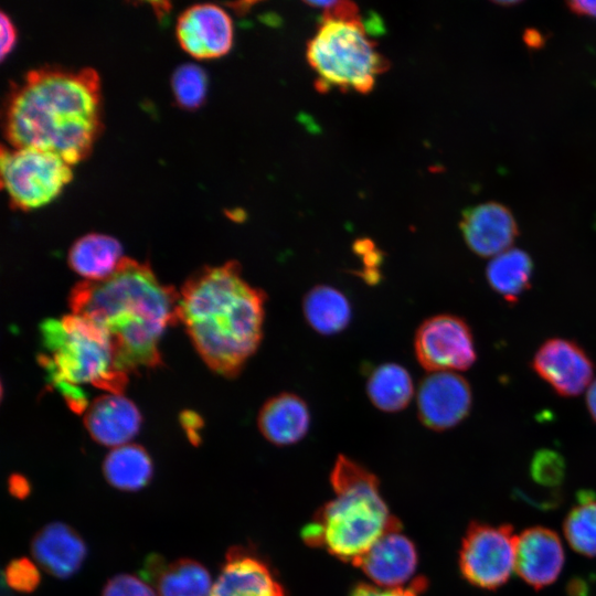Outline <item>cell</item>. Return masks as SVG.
I'll return each mask as SVG.
<instances>
[{
  "label": "cell",
  "mask_w": 596,
  "mask_h": 596,
  "mask_svg": "<svg viewBox=\"0 0 596 596\" xmlns=\"http://www.w3.org/2000/svg\"><path fill=\"white\" fill-rule=\"evenodd\" d=\"M179 297L147 264L124 257L106 279L77 284L70 307L104 332L116 368L128 375L162 363L159 342L164 330L179 322Z\"/></svg>",
  "instance_id": "obj_1"
},
{
  "label": "cell",
  "mask_w": 596,
  "mask_h": 596,
  "mask_svg": "<svg viewBox=\"0 0 596 596\" xmlns=\"http://www.w3.org/2000/svg\"><path fill=\"white\" fill-rule=\"evenodd\" d=\"M100 82L92 68L42 67L13 87L3 107V131L14 148L85 159L102 129Z\"/></svg>",
  "instance_id": "obj_2"
},
{
  "label": "cell",
  "mask_w": 596,
  "mask_h": 596,
  "mask_svg": "<svg viewBox=\"0 0 596 596\" xmlns=\"http://www.w3.org/2000/svg\"><path fill=\"white\" fill-rule=\"evenodd\" d=\"M179 295L178 318L196 352L213 372L236 377L260 345L266 292L228 260L194 273Z\"/></svg>",
  "instance_id": "obj_3"
},
{
  "label": "cell",
  "mask_w": 596,
  "mask_h": 596,
  "mask_svg": "<svg viewBox=\"0 0 596 596\" xmlns=\"http://www.w3.org/2000/svg\"><path fill=\"white\" fill-rule=\"evenodd\" d=\"M334 497L302 529V540L353 565L386 532L401 528L381 493L376 477L347 456L331 476Z\"/></svg>",
  "instance_id": "obj_4"
},
{
  "label": "cell",
  "mask_w": 596,
  "mask_h": 596,
  "mask_svg": "<svg viewBox=\"0 0 596 596\" xmlns=\"http://www.w3.org/2000/svg\"><path fill=\"white\" fill-rule=\"evenodd\" d=\"M42 336L52 355L43 356L42 362L74 411L87 403L81 384L123 394L128 375L118 371L107 337L93 323L72 313L45 321Z\"/></svg>",
  "instance_id": "obj_5"
},
{
  "label": "cell",
  "mask_w": 596,
  "mask_h": 596,
  "mask_svg": "<svg viewBox=\"0 0 596 596\" xmlns=\"http://www.w3.org/2000/svg\"><path fill=\"white\" fill-rule=\"evenodd\" d=\"M307 60L317 74L319 91L369 93L389 61L377 51L361 17L321 19L307 44Z\"/></svg>",
  "instance_id": "obj_6"
},
{
  "label": "cell",
  "mask_w": 596,
  "mask_h": 596,
  "mask_svg": "<svg viewBox=\"0 0 596 596\" xmlns=\"http://www.w3.org/2000/svg\"><path fill=\"white\" fill-rule=\"evenodd\" d=\"M1 185L10 204L30 211L53 201L72 180V166L58 155L34 148L1 149Z\"/></svg>",
  "instance_id": "obj_7"
},
{
  "label": "cell",
  "mask_w": 596,
  "mask_h": 596,
  "mask_svg": "<svg viewBox=\"0 0 596 596\" xmlns=\"http://www.w3.org/2000/svg\"><path fill=\"white\" fill-rule=\"evenodd\" d=\"M517 542L518 536L509 524L471 522L459 552L461 574L478 587H500L514 568Z\"/></svg>",
  "instance_id": "obj_8"
},
{
  "label": "cell",
  "mask_w": 596,
  "mask_h": 596,
  "mask_svg": "<svg viewBox=\"0 0 596 596\" xmlns=\"http://www.w3.org/2000/svg\"><path fill=\"white\" fill-rule=\"evenodd\" d=\"M414 349L418 363L430 373L464 371L477 358L470 327L449 313L424 320L416 330Z\"/></svg>",
  "instance_id": "obj_9"
},
{
  "label": "cell",
  "mask_w": 596,
  "mask_h": 596,
  "mask_svg": "<svg viewBox=\"0 0 596 596\" xmlns=\"http://www.w3.org/2000/svg\"><path fill=\"white\" fill-rule=\"evenodd\" d=\"M417 413L423 425L433 430H446L469 414L472 393L466 379L456 372H432L417 390Z\"/></svg>",
  "instance_id": "obj_10"
},
{
  "label": "cell",
  "mask_w": 596,
  "mask_h": 596,
  "mask_svg": "<svg viewBox=\"0 0 596 596\" xmlns=\"http://www.w3.org/2000/svg\"><path fill=\"white\" fill-rule=\"evenodd\" d=\"M177 39L181 47L195 58L223 56L233 44L232 20L216 4H194L180 14Z\"/></svg>",
  "instance_id": "obj_11"
},
{
  "label": "cell",
  "mask_w": 596,
  "mask_h": 596,
  "mask_svg": "<svg viewBox=\"0 0 596 596\" xmlns=\"http://www.w3.org/2000/svg\"><path fill=\"white\" fill-rule=\"evenodd\" d=\"M533 370L562 396H576L589 384L594 366L586 352L575 342L546 340L532 360Z\"/></svg>",
  "instance_id": "obj_12"
},
{
  "label": "cell",
  "mask_w": 596,
  "mask_h": 596,
  "mask_svg": "<svg viewBox=\"0 0 596 596\" xmlns=\"http://www.w3.org/2000/svg\"><path fill=\"white\" fill-rule=\"evenodd\" d=\"M459 226L467 246L481 257L497 256L508 251L519 233L511 211L498 202L466 209Z\"/></svg>",
  "instance_id": "obj_13"
},
{
  "label": "cell",
  "mask_w": 596,
  "mask_h": 596,
  "mask_svg": "<svg viewBox=\"0 0 596 596\" xmlns=\"http://www.w3.org/2000/svg\"><path fill=\"white\" fill-rule=\"evenodd\" d=\"M377 587L397 588L406 586L417 565L414 544L401 533V528L383 534L354 564Z\"/></svg>",
  "instance_id": "obj_14"
},
{
  "label": "cell",
  "mask_w": 596,
  "mask_h": 596,
  "mask_svg": "<svg viewBox=\"0 0 596 596\" xmlns=\"http://www.w3.org/2000/svg\"><path fill=\"white\" fill-rule=\"evenodd\" d=\"M564 564V551L555 532L543 526L524 530L519 536L514 568L535 589L552 584Z\"/></svg>",
  "instance_id": "obj_15"
},
{
  "label": "cell",
  "mask_w": 596,
  "mask_h": 596,
  "mask_svg": "<svg viewBox=\"0 0 596 596\" xmlns=\"http://www.w3.org/2000/svg\"><path fill=\"white\" fill-rule=\"evenodd\" d=\"M84 424L95 441L116 448L129 444L137 435L141 414L123 394L107 393L87 406Z\"/></svg>",
  "instance_id": "obj_16"
},
{
  "label": "cell",
  "mask_w": 596,
  "mask_h": 596,
  "mask_svg": "<svg viewBox=\"0 0 596 596\" xmlns=\"http://www.w3.org/2000/svg\"><path fill=\"white\" fill-rule=\"evenodd\" d=\"M262 435L278 446L291 445L305 437L310 426L307 403L297 394L279 393L268 398L258 412Z\"/></svg>",
  "instance_id": "obj_17"
},
{
  "label": "cell",
  "mask_w": 596,
  "mask_h": 596,
  "mask_svg": "<svg viewBox=\"0 0 596 596\" xmlns=\"http://www.w3.org/2000/svg\"><path fill=\"white\" fill-rule=\"evenodd\" d=\"M210 596H284L280 584L258 558L231 553Z\"/></svg>",
  "instance_id": "obj_18"
},
{
  "label": "cell",
  "mask_w": 596,
  "mask_h": 596,
  "mask_svg": "<svg viewBox=\"0 0 596 596\" xmlns=\"http://www.w3.org/2000/svg\"><path fill=\"white\" fill-rule=\"evenodd\" d=\"M32 554L50 574L65 578L82 565L86 546L79 535L68 525L53 522L36 533L32 542Z\"/></svg>",
  "instance_id": "obj_19"
},
{
  "label": "cell",
  "mask_w": 596,
  "mask_h": 596,
  "mask_svg": "<svg viewBox=\"0 0 596 596\" xmlns=\"http://www.w3.org/2000/svg\"><path fill=\"white\" fill-rule=\"evenodd\" d=\"M123 258L120 243L98 233L79 237L68 252L70 267L88 281L103 280L113 275Z\"/></svg>",
  "instance_id": "obj_20"
},
{
  "label": "cell",
  "mask_w": 596,
  "mask_h": 596,
  "mask_svg": "<svg viewBox=\"0 0 596 596\" xmlns=\"http://www.w3.org/2000/svg\"><path fill=\"white\" fill-rule=\"evenodd\" d=\"M302 312L307 323L322 336L344 330L352 318L348 298L329 285H316L302 299Z\"/></svg>",
  "instance_id": "obj_21"
},
{
  "label": "cell",
  "mask_w": 596,
  "mask_h": 596,
  "mask_svg": "<svg viewBox=\"0 0 596 596\" xmlns=\"http://www.w3.org/2000/svg\"><path fill=\"white\" fill-rule=\"evenodd\" d=\"M366 393L376 408L394 413L408 406L414 395V384L405 368L387 362L372 370L366 381Z\"/></svg>",
  "instance_id": "obj_22"
},
{
  "label": "cell",
  "mask_w": 596,
  "mask_h": 596,
  "mask_svg": "<svg viewBox=\"0 0 596 596\" xmlns=\"http://www.w3.org/2000/svg\"><path fill=\"white\" fill-rule=\"evenodd\" d=\"M532 273L530 255L519 248H509L494 256L486 269L491 288L511 304L529 289Z\"/></svg>",
  "instance_id": "obj_23"
},
{
  "label": "cell",
  "mask_w": 596,
  "mask_h": 596,
  "mask_svg": "<svg viewBox=\"0 0 596 596\" xmlns=\"http://www.w3.org/2000/svg\"><path fill=\"white\" fill-rule=\"evenodd\" d=\"M106 480L120 490L135 491L146 486L152 476V461L139 445L126 444L113 448L104 460Z\"/></svg>",
  "instance_id": "obj_24"
},
{
  "label": "cell",
  "mask_w": 596,
  "mask_h": 596,
  "mask_svg": "<svg viewBox=\"0 0 596 596\" xmlns=\"http://www.w3.org/2000/svg\"><path fill=\"white\" fill-rule=\"evenodd\" d=\"M155 585L158 596H210L213 584L204 566L181 558L162 567Z\"/></svg>",
  "instance_id": "obj_25"
},
{
  "label": "cell",
  "mask_w": 596,
  "mask_h": 596,
  "mask_svg": "<svg viewBox=\"0 0 596 596\" xmlns=\"http://www.w3.org/2000/svg\"><path fill=\"white\" fill-rule=\"evenodd\" d=\"M564 534L570 545L585 556H596V497L582 491L577 503L564 521Z\"/></svg>",
  "instance_id": "obj_26"
},
{
  "label": "cell",
  "mask_w": 596,
  "mask_h": 596,
  "mask_svg": "<svg viewBox=\"0 0 596 596\" xmlns=\"http://www.w3.org/2000/svg\"><path fill=\"white\" fill-rule=\"evenodd\" d=\"M171 86L177 103L188 109L199 107L205 97L207 77L198 65L187 63L180 65L172 74Z\"/></svg>",
  "instance_id": "obj_27"
},
{
  "label": "cell",
  "mask_w": 596,
  "mask_h": 596,
  "mask_svg": "<svg viewBox=\"0 0 596 596\" xmlns=\"http://www.w3.org/2000/svg\"><path fill=\"white\" fill-rule=\"evenodd\" d=\"M531 475L542 485H556L564 476V460L553 450H539L531 462Z\"/></svg>",
  "instance_id": "obj_28"
},
{
  "label": "cell",
  "mask_w": 596,
  "mask_h": 596,
  "mask_svg": "<svg viewBox=\"0 0 596 596\" xmlns=\"http://www.w3.org/2000/svg\"><path fill=\"white\" fill-rule=\"evenodd\" d=\"M8 584L14 589L30 592L38 585L40 575L35 565L26 558L13 561L6 571Z\"/></svg>",
  "instance_id": "obj_29"
},
{
  "label": "cell",
  "mask_w": 596,
  "mask_h": 596,
  "mask_svg": "<svg viewBox=\"0 0 596 596\" xmlns=\"http://www.w3.org/2000/svg\"><path fill=\"white\" fill-rule=\"evenodd\" d=\"M103 596H156L153 589L128 574L114 576L105 586Z\"/></svg>",
  "instance_id": "obj_30"
},
{
  "label": "cell",
  "mask_w": 596,
  "mask_h": 596,
  "mask_svg": "<svg viewBox=\"0 0 596 596\" xmlns=\"http://www.w3.org/2000/svg\"><path fill=\"white\" fill-rule=\"evenodd\" d=\"M426 581L423 577L414 579L409 585L397 588H382L361 584L356 586L351 596H418L424 592Z\"/></svg>",
  "instance_id": "obj_31"
},
{
  "label": "cell",
  "mask_w": 596,
  "mask_h": 596,
  "mask_svg": "<svg viewBox=\"0 0 596 596\" xmlns=\"http://www.w3.org/2000/svg\"><path fill=\"white\" fill-rule=\"evenodd\" d=\"M0 25H1L0 26V30H1L0 55H1V58L3 60L6 55L10 53V51L15 44L17 31L11 19L4 12H1L0 14Z\"/></svg>",
  "instance_id": "obj_32"
},
{
  "label": "cell",
  "mask_w": 596,
  "mask_h": 596,
  "mask_svg": "<svg viewBox=\"0 0 596 596\" xmlns=\"http://www.w3.org/2000/svg\"><path fill=\"white\" fill-rule=\"evenodd\" d=\"M566 7L577 15L596 18V1H567Z\"/></svg>",
  "instance_id": "obj_33"
},
{
  "label": "cell",
  "mask_w": 596,
  "mask_h": 596,
  "mask_svg": "<svg viewBox=\"0 0 596 596\" xmlns=\"http://www.w3.org/2000/svg\"><path fill=\"white\" fill-rule=\"evenodd\" d=\"M586 404L593 419L596 422V379L588 386Z\"/></svg>",
  "instance_id": "obj_34"
},
{
  "label": "cell",
  "mask_w": 596,
  "mask_h": 596,
  "mask_svg": "<svg viewBox=\"0 0 596 596\" xmlns=\"http://www.w3.org/2000/svg\"><path fill=\"white\" fill-rule=\"evenodd\" d=\"M525 40L530 46L538 47L540 44L543 43L542 36L536 31H533V30L528 31V33L525 34Z\"/></svg>",
  "instance_id": "obj_35"
},
{
  "label": "cell",
  "mask_w": 596,
  "mask_h": 596,
  "mask_svg": "<svg viewBox=\"0 0 596 596\" xmlns=\"http://www.w3.org/2000/svg\"><path fill=\"white\" fill-rule=\"evenodd\" d=\"M518 3L519 1H496V4L501 6V7H509V6H514Z\"/></svg>",
  "instance_id": "obj_36"
}]
</instances>
